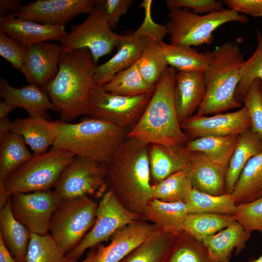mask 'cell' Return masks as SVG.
Instances as JSON below:
<instances>
[{"label":"cell","mask_w":262,"mask_h":262,"mask_svg":"<svg viewBox=\"0 0 262 262\" xmlns=\"http://www.w3.org/2000/svg\"><path fill=\"white\" fill-rule=\"evenodd\" d=\"M148 146L126 137L104 164L108 191L125 208L141 216L153 198Z\"/></svg>","instance_id":"obj_1"},{"label":"cell","mask_w":262,"mask_h":262,"mask_svg":"<svg viewBox=\"0 0 262 262\" xmlns=\"http://www.w3.org/2000/svg\"><path fill=\"white\" fill-rule=\"evenodd\" d=\"M55 78L42 88L60 113L61 121H71L88 116L94 90L97 85V66L90 51L81 49L62 51Z\"/></svg>","instance_id":"obj_2"},{"label":"cell","mask_w":262,"mask_h":262,"mask_svg":"<svg viewBox=\"0 0 262 262\" xmlns=\"http://www.w3.org/2000/svg\"><path fill=\"white\" fill-rule=\"evenodd\" d=\"M177 70L168 67L157 83L143 115L127 137L169 147L184 146L189 138L179 121L174 101Z\"/></svg>","instance_id":"obj_3"},{"label":"cell","mask_w":262,"mask_h":262,"mask_svg":"<svg viewBox=\"0 0 262 262\" xmlns=\"http://www.w3.org/2000/svg\"><path fill=\"white\" fill-rule=\"evenodd\" d=\"M208 69L204 73L206 91L197 109L200 115H211L240 108L235 93L245 60L241 49L234 42H227L211 51Z\"/></svg>","instance_id":"obj_4"},{"label":"cell","mask_w":262,"mask_h":262,"mask_svg":"<svg viewBox=\"0 0 262 262\" xmlns=\"http://www.w3.org/2000/svg\"><path fill=\"white\" fill-rule=\"evenodd\" d=\"M129 131L89 116L76 123L60 120L52 147L105 164Z\"/></svg>","instance_id":"obj_5"},{"label":"cell","mask_w":262,"mask_h":262,"mask_svg":"<svg viewBox=\"0 0 262 262\" xmlns=\"http://www.w3.org/2000/svg\"><path fill=\"white\" fill-rule=\"evenodd\" d=\"M74 157L69 152L53 147L42 154H33L29 160L0 181V208L13 194L53 189Z\"/></svg>","instance_id":"obj_6"},{"label":"cell","mask_w":262,"mask_h":262,"mask_svg":"<svg viewBox=\"0 0 262 262\" xmlns=\"http://www.w3.org/2000/svg\"><path fill=\"white\" fill-rule=\"evenodd\" d=\"M168 17L166 26L171 44L191 47L211 45L214 31L224 24L248 20L246 15L224 8L202 15L186 8L176 9L170 10Z\"/></svg>","instance_id":"obj_7"},{"label":"cell","mask_w":262,"mask_h":262,"mask_svg":"<svg viewBox=\"0 0 262 262\" xmlns=\"http://www.w3.org/2000/svg\"><path fill=\"white\" fill-rule=\"evenodd\" d=\"M98 205L87 196L62 199L52 216L49 233L66 254L75 248L93 227Z\"/></svg>","instance_id":"obj_8"},{"label":"cell","mask_w":262,"mask_h":262,"mask_svg":"<svg viewBox=\"0 0 262 262\" xmlns=\"http://www.w3.org/2000/svg\"><path fill=\"white\" fill-rule=\"evenodd\" d=\"M121 35L112 30L103 0H98L86 19L71 26L70 31L60 42L62 51L88 49L96 63L100 58L112 51Z\"/></svg>","instance_id":"obj_9"},{"label":"cell","mask_w":262,"mask_h":262,"mask_svg":"<svg viewBox=\"0 0 262 262\" xmlns=\"http://www.w3.org/2000/svg\"><path fill=\"white\" fill-rule=\"evenodd\" d=\"M53 189L63 199L83 196L100 199L108 191L105 164L74 156Z\"/></svg>","instance_id":"obj_10"},{"label":"cell","mask_w":262,"mask_h":262,"mask_svg":"<svg viewBox=\"0 0 262 262\" xmlns=\"http://www.w3.org/2000/svg\"><path fill=\"white\" fill-rule=\"evenodd\" d=\"M153 93L127 97L112 94L96 85L88 116L130 131L138 122Z\"/></svg>","instance_id":"obj_11"},{"label":"cell","mask_w":262,"mask_h":262,"mask_svg":"<svg viewBox=\"0 0 262 262\" xmlns=\"http://www.w3.org/2000/svg\"><path fill=\"white\" fill-rule=\"evenodd\" d=\"M141 219V215L127 210L112 192L107 191L98 203L93 227L79 244L66 255L78 260L87 249L107 241L119 228Z\"/></svg>","instance_id":"obj_12"},{"label":"cell","mask_w":262,"mask_h":262,"mask_svg":"<svg viewBox=\"0 0 262 262\" xmlns=\"http://www.w3.org/2000/svg\"><path fill=\"white\" fill-rule=\"evenodd\" d=\"M9 200L14 217L31 233L44 235L49 233L52 216L62 199L52 189L16 193Z\"/></svg>","instance_id":"obj_13"},{"label":"cell","mask_w":262,"mask_h":262,"mask_svg":"<svg viewBox=\"0 0 262 262\" xmlns=\"http://www.w3.org/2000/svg\"><path fill=\"white\" fill-rule=\"evenodd\" d=\"M251 126L249 114L245 106L233 112L213 115L195 114L181 124L189 140L204 136L241 134L250 129Z\"/></svg>","instance_id":"obj_14"},{"label":"cell","mask_w":262,"mask_h":262,"mask_svg":"<svg viewBox=\"0 0 262 262\" xmlns=\"http://www.w3.org/2000/svg\"><path fill=\"white\" fill-rule=\"evenodd\" d=\"M98 0H37L22 5L15 15L37 23L65 24L80 14H89Z\"/></svg>","instance_id":"obj_15"},{"label":"cell","mask_w":262,"mask_h":262,"mask_svg":"<svg viewBox=\"0 0 262 262\" xmlns=\"http://www.w3.org/2000/svg\"><path fill=\"white\" fill-rule=\"evenodd\" d=\"M151 223L140 220L118 229L110 237L107 246H97L92 262H119L157 230Z\"/></svg>","instance_id":"obj_16"},{"label":"cell","mask_w":262,"mask_h":262,"mask_svg":"<svg viewBox=\"0 0 262 262\" xmlns=\"http://www.w3.org/2000/svg\"><path fill=\"white\" fill-rule=\"evenodd\" d=\"M62 52L61 45L55 43L44 42L29 45L20 71L29 83L43 88L56 76Z\"/></svg>","instance_id":"obj_17"},{"label":"cell","mask_w":262,"mask_h":262,"mask_svg":"<svg viewBox=\"0 0 262 262\" xmlns=\"http://www.w3.org/2000/svg\"><path fill=\"white\" fill-rule=\"evenodd\" d=\"M0 31L26 47L51 40L60 41L67 33L65 26L41 24L12 13L0 17Z\"/></svg>","instance_id":"obj_18"},{"label":"cell","mask_w":262,"mask_h":262,"mask_svg":"<svg viewBox=\"0 0 262 262\" xmlns=\"http://www.w3.org/2000/svg\"><path fill=\"white\" fill-rule=\"evenodd\" d=\"M204 73L197 71H179L176 73L174 101L180 125L194 115L204 97Z\"/></svg>","instance_id":"obj_19"},{"label":"cell","mask_w":262,"mask_h":262,"mask_svg":"<svg viewBox=\"0 0 262 262\" xmlns=\"http://www.w3.org/2000/svg\"><path fill=\"white\" fill-rule=\"evenodd\" d=\"M0 96L3 100L14 108H23L30 117L48 119V111L58 112L48 94L34 84L29 83L18 88L11 85L6 79L0 78Z\"/></svg>","instance_id":"obj_20"},{"label":"cell","mask_w":262,"mask_h":262,"mask_svg":"<svg viewBox=\"0 0 262 262\" xmlns=\"http://www.w3.org/2000/svg\"><path fill=\"white\" fill-rule=\"evenodd\" d=\"M147 38L133 33L121 35L116 46V53L105 63L97 66L95 81L97 85L103 86L119 72L135 63L140 58L146 44Z\"/></svg>","instance_id":"obj_21"},{"label":"cell","mask_w":262,"mask_h":262,"mask_svg":"<svg viewBox=\"0 0 262 262\" xmlns=\"http://www.w3.org/2000/svg\"><path fill=\"white\" fill-rule=\"evenodd\" d=\"M227 169L202 153L190 152L188 173L193 188L197 191L215 196L226 194Z\"/></svg>","instance_id":"obj_22"},{"label":"cell","mask_w":262,"mask_h":262,"mask_svg":"<svg viewBox=\"0 0 262 262\" xmlns=\"http://www.w3.org/2000/svg\"><path fill=\"white\" fill-rule=\"evenodd\" d=\"M59 121L41 117L17 118L11 121V131L23 137L33 154H40L47 152L49 146H53Z\"/></svg>","instance_id":"obj_23"},{"label":"cell","mask_w":262,"mask_h":262,"mask_svg":"<svg viewBox=\"0 0 262 262\" xmlns=\"http://www.w3.org/2000/svg\"><path fill=\"white\" fill-rule=\"evenodd\" d=\"M151 181L156 184L180 171L188 173L190 167V152L184 146L169 147L152 144L148 146Z\"/></svg>","instance_id":"obj_24"},{"label":"cell","mask_w":262,"mask_h":262,"mask_svg":"<svg viewBox=\"0 0 262 262\" xmlns=\"http://www.w3.org/2000/svg\"><path fill=\"white\" fill-rule=\"evenodd\" d=\"M188 211L186 203L166 202L153 198L142 215L162 231L177 236L183 231V226Z\"/></svg>","instance_id":"obj_25"},{"label":"cell","mask_w":262,"mask_h":262,"mask_svg":"<svg viewBox=\"0 0 262 262\" xmlns=\"http://www.w3.org/2000/svg\"><path fill=\"white\" fill-rule=\"evenodd\" d=\"M251 237V232L246 230L237 221L216 234L207 237L202 242L211 257L216 262H222L231 256L239 254L246 248V244Z\"/></svg>","instance_id":"obj_26"},{"label":"cell","mask_w":262,"mask_h":262,"mask_svg":"<svg viewBox=\"0 0 262 262\" xmlns=\"http://www.w3.org/2000/svg\"><path fill=\"white\" fill-rule=\"evenodd\" d=\"M31 232L13 216L9 198L0 208V238L17 262H27Z\"/></svg>","instance_id":"obj_27"},{"label":"cell","mask_w":262,"mask_h":262,"mask_svg":"<svg viewBox=\"0 0 262 262\" xmlns=\"http://www.w3.org/2000/svg\"><path fill=\"white\" fill-rule=\"evenodd\" d=\"M262 151V141L250 129L241 134L226 173L225 192L231 194L244 167L253 156Z\"/></svg>","instance_id":"obj_28"},{"label":"cell","mask_w":262,"mask_h":262,"mask_svg":"<svg viewBox=\"0 0 262 262\" xmlns=\"http://www.w3.org/2000/svg\"><path fill=\"white\" fill-rule=\"evenodd\" d=\"M164 56L170 66L178 71H197L205 73L209 68L211 52H200L192 47L159 43Z\"/></svg>","instance_id":"obj_29"},{"label":"cell","mask_w":262,"mask_h":262,"mask_svg":"<svg viewBox=\"0 0 262 262\" xmlns=\"http://www.w3.org/2000/svg\"><path fill=\"white\" fill-rule=\"evenodd\" d=\"M240 134L204 136L189 140L184 145L192 152H201L213 162L228 168Z\"/></svg>","instance_id":"obj_30"},{"label":"cell","mask_w":262,"mask_h":262,"mask_svg":"<svg viewBox=\"0 0 262 262\" xmlns=\"http://www.w3.org/2000/svg\"><path fill=\"white\" fill-rule=\"evenodd\" d=\"M231 195L236 205L262 197V151L248 161Z\"/></svg>","instance_id":"obj_31"},{"label":"cell","mask_w":262,"mask_h":262,"mask_svg":"<svg viewBox=\"0 0 262 262\" xmlns=\"http://www.w3.org/2000/svg\"><path fill=\"white\" fill-rule=\"evenodd\" d=\"M176 237L158 230L119 262H164Z\"/></svg>","instance_id":"obj_32"},{"label":"cell","mask_w":262,"mask_h":262,"mask_svg":"<svg viewBox=\"0 0 262 262\" xmlns=\"http://www.w3.org/2000/svg\"><path fill=\"white\" fill-rule=\"evenodd\" d=\"M0 181H3L32 157L23 137L13 132L0 140Z\"/></svg>","instance_id":"obj_33"},{"label":"cell","mask_w":262,"mask_h":262,"mask_svg":"<svg viewBox=\"0 0 262 262\" xmlns=\"http://www.w3.org/2000/svg\"><path fill=\"white\" fill-rule=\"evenodd\" d=\"M109 93L127 97L153 93L156 86L148 84L140 73L136 62L119 72L102 86Z\"/></svg>","instance_id":"obj_34"},{"label":"cell","mask_w":262,"mask_h":262,"mask_svg":"<svg viewBox=\"0 0 262 262\" xmlns=\"http://www.w3.org/2000/svg\"><path fill=\"white\" fill-rule=\"evenodd\" d=\"M235 221L233 215L199 213H188L183 230L197 240L202 241L214 235Z\"/></svg>","instance_id":"obj_35"},{"label":"cell","mask_w":262,"mask_h":262,"mask_svg":"<svg viewBox=\"0 0 262 262\" xmlns=\"http://www.w3.org/2000/svg\"><path fill=\"white\" fill-rule=\"evenodd\" d=\"M188 213H211L234 215L237 210L231 194L215 196L192 189L186 203Z\"/></svg>","instance_id":"obj_36"},{"label":"cell","mask_w":262,"mask_h":262,"mask_svg":"<svg viewBox=\"0 0 262 262\" xmlns=\"http://www.w3.org/2000/svg\"><path fill=\"white\" fill-rule=\"evenodd\" d=\"M136 63L143 79L153 86H156L168 67L159 44L151 38H147L144 49Z\"/></svg>","instance_id":"obj_37"},{"label":"cell","mask_w":262,"mask_h":262,"mask_svg":"<svg viewBox=\"0 0 262 262\" xmlns=\"http://www.w3.org/2000/svg\"><path fill=\"white\" fill-rule=\"evenodd\" d=\"M153 198L166 202L186 203L193 189L188 172L180 171L152 184Z\"/></svg>","instance_id":"obj_38"},{"label":"cell","mask_w":262,"mask_h":262,"mask_svg":"<svg viewBox=\"0 0 262 262\" xmlns=\"http://www.w3.org/2000/svg\"><path fill=\"white\" fill-rule=\"evenodd\" d=\"M164 262H216L200 242L183 231L176 236Z\"/></svg>","instance_id":"obj_39"},{"label":"cell","mask_w":262,"mask_h":262,"mask_svg":"<svg viewBox=\"0 0 262 262\" xmlns=\"http://www.w3.org/2000/svg\"><path fill=\"white\" fill-rule=\"evenodd\" d=\"M27 262H78L69 258L57 242L49 233L41 235L31 233Z\"/></svg>","instance_id":"obj_40"},{"label":"cell","mask_w":262,"mask_h":262,"mask_svg":"<svg viewBox=\"0 0 262 262\" xmlns=\"http://www.w3.org/2000/svg\"><path fill=\"white\" fill-rule=\"evenodd\" d=\"M258 46L252 55L243 63L240 70L241 79L235 93V99L242 104L250 86L259 80L262 82V34L257 31Z\"/></svg>","instance_id":"obj_41"},{"label":"cell","mask_w":262,"mask_h":262,"mask_svg":"<svg viewBox=\"0 0 262 262\" xmlns=\"http://www.w3.org/2000/svg\"><path fill=\"white\" fill-rule=\"evenodd\" d=\"M235 220L247 231L262 233V197L253 201L237 205Z\"/></svg>","instance_id":"obj_42"},{"label":"cell","mask_w":262,"mask_h":262,"mask_svg":"<svg viewBox=\"0 0 262 262\" xmlns=\"http://www.w3.org/2000/svg\"><path fill=\"white\" fill-rule=\"evenodd\" d=\"M261 81H254L248 89L243 102L247 109L251 122V131L257 134L262 141V95Z\"/></svg>","instance_id":"obj_43"},{"label":"cell","mask_w":262,"mask_h":262,"mask_svg":"<svg viewBox=\"0 0 262 262\" xmlns=\"http://www.w3.org/2000/svg\"><path fill=\"white\" fill-rule=\"evenodd\" d=\"M152 0H144L140 7L144 9L145 18L140 27L133 33L141 37L151 38L158 43L168 34L166 25L155 23L152 19L151 8Z\"/></svg>","instance_id":"obj_44"},{"label":"cell","mask_w":262,"mask_h":262,"mask_svg":"<svg viewBox=\"0 0 262 262\" xmlns=\"http://www.w3.org/2000/svg\"><path fill=\"white\" fill-rule=\"evenodd\" d=\"M26 51L27 47L0 31V55L19 71L24 64Z\"/></svg>","instance_id":"obj_45"},{"label":"cell","mask_w":262,"mask_h":262,"mask_svg":"<svg viewBox=\"0 0 262 262\" xmlns=\"http://www.w3.org/2000/svg\"><path fill=\"white\" fill-rule=\"evenodd\" d=\"M165 3L170 10L186 8L197 15H205L224 9L223 1L216 0H167Z\"/></svg>","instance_id":"obj_46"},{"label":"cell","mask_w":262,"mask_h":262,"mask_svg":"<svg viewBox=\"0 0 262 262\" xmlns=\"http://www.w3.org/2000/svg\"><path fill=\"white\" fill-rule=\"evenodd\" d=\"M132 0H103V4L111 29L115 28L120 17L125 15Z\"/></svg>","instance_id":"obj_47"},{"label":"cell","mask_w":262,"mask_h":262,"mask_svg":"<svg viewBox=\"0 0 262 262\" xmlns=\"http://www.w3.org/2000/svg\"><path fill=\"white\" fill-rule=\"evenodd\" d=\"M223 1L229 9L240 14L254 17H262V0H225Z\"/></svg>","instance_id":"obj_48"},{"label":"cell","mask_w":262,"mask_h":262,"mask_svg":"<svg viewBox=\"0 0 262 262\" xmlns=\"http://www.w3.org/2000/svg\"><path fill=\"white\" fill-rule=\"evenodd\" d=\"M23 5L21 1L18 0H0V17L7 15L8 11L12 13L19 12Z\"/></svg>","instance_id":"obj_49"},{"label":"cell","mask_w":262,"mask_h":262,"mask_svg":"<svg viewBox=\"0 0 262 262\" xmlns=\"http://www.w3.org/2000/svg\"><path fill=\"white\" fill-rule=\"evenodd\" d=\"M0 262H17L0 238Z\"/></svg>","instance_id":"obj_50"},{"label":"cell","mask_w":262,"mask_h":262,"mask_svg":"<svg viewBox=\"0 0 262 262\" xmlns=\"http://www.w3.org/2000/svg\"><path fill=\"white\" fill-rule=\"evenodd\" d=\"M11 121L8 117L0 119V140L11 131Z\"/></svg>","instance_id":"obj_51"},{"label":"cell","mask_w":262,"mask_h":262,"mask_svg":"<svg viewBox=\"0 0 262 262\" xmlns=\"http://www.w3.org/2000/svg\"><path fill=\"white\" fill-rule=\"evenodd\" d=\"M15 108L2 100L0 102V119L8 117L9 114Z\"/></svg>","instance_id":"obj_52"},{"label":"cell","mask_w":262,"mask_h":262,"mask_svg":"<svg viewBox=\"0 0 262 262\" xmlns=\"http://www.w3.org/2000/svg\"><path fill=\"white\" fill-rule=\"evenodd\" d=\"M96 253V248H91L87 253L85 258L82 262H92Z\"/></svg>","instance_id":"obj_53"},{"label":"cell","mask_w":262,"mask_h":262,"mask_svg":"<svg viewBox=\"0 0 262 262\" xmlns=\"http://www.w3.org/2000/svg\"><path fill=\"white\" fill-rule=\"evenodd\" d=\"M248 262H262V254L257 259L250 258Z\"/></svg>","instance_id":"obj_54"},{"label":"cell","mask_w":262,"mask_h":262,"mask_svg":"<svg viewBox=\"0 0 262 262\" xmlns=\"http://www.w3.org/2000/svg\"><path fill=\"white\" fill-rule=\"evenodd\" d=\"M231 257V256L227 258L224 260H223L222 262H229Z\"/></svg>","instance_id":"obj_55"},{"label":"cell","mask_w":262,"mask_h":262,"mask_svg":"<svg viewBox=\"0 0 262 262\" xmlns=\"http://www.w3.org/2000/svg\"><path fill=\"white\" fill-rule=\"evenodd\" d=\"M260 90L262 95V81H261L260 82Z\"/></svg>","instance_id":"obj_56"},{"label":"cell","mask_w":262,"mask_h":262,"mask_svg":"<svg viewBox=\"0 0 262 262\" xmlns=\"http://www.w3.org/2000/svg\"></svg>","instance_id":"obj_57"}]
</instances>
